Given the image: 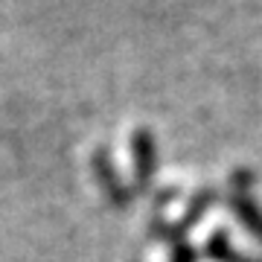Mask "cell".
Here are the masks:
<instances>
[{
  "label": "cell",
  "mask_w": 262,
  "mask_h": 262,
  "mask_svg": "<svg viewBox=\"0 0 262 262\" xmlns=\"http://www.w3.org/2000/svg\"><path fill=\"white\" fill-rule=\"evenodd\" d=\"M233 210L239 213V219H242L245 225H248V230L262 239V213L256 210V204H251L245 195H236L233 198Z\"/></svg>",
  "instance_id": "obj_3"
},
{
  "label": "cell",
  "mask_w": 262,
  "mask_h": 262,
  "mask_svg": "<svg viewBox=\"0 0 262 262\" xmlns=\"http://www.w3.org/2000/svg\"><path fill=\"white\" fill-rule=\"evenodd\" d=\"M96 172H99V178H102V187L108 189V195L117 198V201H125L128 198V189H122L120 187V172H114L111 166V158H108V149H99L96 151Z\"/></svg>",
  "instance_id": "obj_2"
},
{
  "label": "cell",
  "mask_w": 262,
  "mask_h": 262,
  "mask_svg": "<svg viewBox=\"0 0 262 262\" xmlns=\"http://www.w3.org/2000/svg\"><path fill=\"white\" fill-rule=\"evenodd\" d=\"M131 155H134V184L146 187L155 172V140L149 128H134L131 134Z\"/></svg>",
  "instance_id": "obj_1"
},
{
  "label": "cell",
  "mask_w": 262,
  "mask_h": 262,
  "mask_svg": "<svg viewBox=\"0 0 262 262\" xmlns=\"http://www.w3.org/2000/svg\"><path fill=\"white\" fill-rule=\"evenodd\" d=\"M169 262H195V251L189 248V242H178L175 245V251L169 253Z\"/></svg>",
  "instance_id": "obj_4"
}]
</instances>
